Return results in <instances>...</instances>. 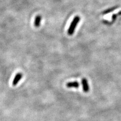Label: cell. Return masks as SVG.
I'll list each match as a JSON object with an SVG mask.
<instances>
[{
    "instance_id": "2",
    "label": "cell",
    "mask_w": 121,
    "mask_h": 121,
    "mask_svg": "<svg viewBox=\"0 0 121 121\" xmlns=\"http://www.w3.org/2000/svg\"><path fill=\"white\" fill-rule=\"evenodd\" d=\"M82 85L83 87V90L86 93L88 92L89 91V86L87 80L86 78H83L82 79Z\"/></svg>"
},
{
    "instance_id": "5",
    "label": "cell",
    "mask_w": 121,
    "mask_h": 121,
    "mask_svg": "<svg viewBox=\"0 0 121 121\" xmlns=\"http://www.w3.org/2000/svg\"><path fill=\"white\" fill-rule=\"evenodd\" d=\"M41 19H42V17H41L40 15H37V16L35 17V22H34V24H35V27H39L41 24Z\"/></svg>"
},
{
    "instance_id": "8",
    "label": "cell",
    "mask_w": 121,
    "mask_h": 121,
    "mask_svg": "<svg viewBox=\"0 0 121 121\" xmlns=\"http://www.w3.org/2000/svg\"><path fill=\"white\" fill-rule=\"evenodd\" d=\"M117 15H121V11H120V12H119V13L117 14Z\"/></svg>"
},
{
    "instance_id": "7",
    "label": "cell",
    "mask_w": 121,
    "mask_h": 121,
    "mask_svg": "<svg viewBox=\"0 0 121 121\" xmlns=\"http://www.w3.org/2000/svg\"><path fill=\"white\" fill-rule=\"evenodd\" d=\"M117 16H118V15H117V14H115L112 15V20L113 22H114L116 20V19L117 18Z\"/></svg>"
},
{
    "instance_id": "4",
    "label": "cell",
    "mask_w": 121,
    "mask_h": 121,
    "mask_svg": "<svg viewBox=\"0 0 121 121\" xmlns=\"http://www.w3.org/2000/svg\"><path fill=\"white\" fill-rule=\"evenodd\" d=\"M66 86L68 88H78L79 83L77 81L68 82L66 84Z\"/></svg>"
},
{
    "instance_id": "3",
    "label": "cell",
    "mask_w": 121,
    "mask_h": 121,
    "mask_svg": "<svg viewBox=\"0 0 121 121\" xmlns=\"http://www.w3.org/2000/svg\"><path fill=\"white\" fill-rule=\"evenodd\" d=\"M23 77V74L21 73H17L13 79V81L12 82V85L13 86H16L18 83L20 81Z\"/></svg>"
},
{
    "instance_id": "6",
    "label": "cell",
    "mask_w": 121,
    "mask_h": 121,
    "mask_svg": "<svg viewBox=\"0 0 121 121\" xmlns=\"http://www.w3.org/2000/svg\"><path fill=\"white\" fill-rule=\"evenodd\" d=\"M118 8V7H112V8H109L107 10H106L105 11H104L103 14H108L109 13H111L112 12V11H113L114 10H115L116 9H117Z\"/></svg>"
},
{
    "instance_id": "1",
    "label": "cell",
    "mask_w": 121,
    "mask_h": 121,
    "mask_svg": "<svg viewBox=\"0 0 121 121\" xmlns=\"http://www.w3.org/2000/svg\"><path fill=\"white\" fill-rule=\"evenodd\" d=\"M80 20V17L79 16H76L74 17L73 21L71 23V24L69 26V29L68 30V35H73L76 28L78 24L79 23V21Z\"/></svg>"
}]
</instances>
